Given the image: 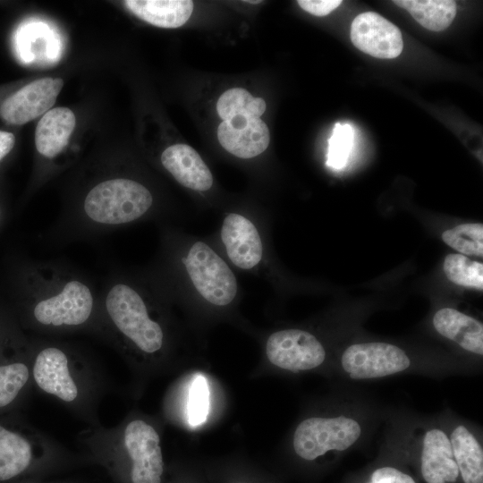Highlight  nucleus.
Wrapping results in <instances>:
<instances>
[{"mask_svg":"<svg viewBox=\"0 0 483 483\" xmlns=\"http://www.w3.org/2000/svg\"><path fill=\"white\" fill-rule=\"evenodd\" d=\"M171 248L168 254L174 287L190 308L213 317L233 311L241 291L225 258L208 242L196 237L180 238Z\"/></svg>","mask_w":483,"mask_h":483,"instance_id":"nucleus-1","label":"nucleus"},{"mask_svg":"<svg viewBox=\"0 0 483 483\" xmlns=\"http://www.w3.org/2000/svg\"><path fill=\"white\" fill-rule=\"evenodd\" d=\"M333 400L302 416L294 426L289 444L298 459L313 462L344 453L372 435L381 415L377 408L355 397Z\"/></svg>","mask_w":483,"mask_h":483,"instance_id":"nucleus-2","label":"nucleus"},{"mask_svg":"<svg viewBox=\"0 0 483 483\" xmlns=\"http://www.w3.org/2000/svg\"><path fill=\"white\" fill-rule=\"evenodd\" d=\"M386 437L402 454L414 457L425 483H456L459 470L445 425L436 418L398 414Z\"/></svg>","mask_w":483,"mask_h":483,"instance_id":"nucleus-3","label":"nucleus"},{"mask_svg":"<svg viewBox=\"0 0 483 483\" xmlns=\"http://www.w3.org/2000/svg\"><path fill=\"white\" fill-rule=\"evenodd\" d=\"M146 290L119 281L107 291L105 306L117 330L140 352L152 356L165 344V327L152 317Z\"/></svg>","mask_w":483,"mask_h":483,"instance_id":"nucleus-4","label":"nucleus"},{"mask_svg":"<svg viewBox=\"0 0 483 483\" xmlns=\"http://www.w3.org/2000/svg\"><path fill=\"white\" fill-rule=\"evenodd\" d=\"M154 204L150 191L128 178H114L94 186L83 201L86 219L100 226H122L148 214Z\"/></svg>","mask_w":483,"mask_h":483,"instance_id":"nucleus-5","label":"nucleus"},{"mask_svg":"<svg viewBox=\"0 0 483 483\" xmlns=\"http://www.w3.org/2000/svg\"><path fill=\"white\" fill-rule=\"evenodd\" d=\"M334 373L351 381H368L402 374L427 375L403 348L386 342L352 343L339 359Z\"/></svg>","mask_w":483,"mask_h":483,"instance_id":"nucleus-6","label":"nucleus"},{"mask_svg":"<svg viewBox=\"0 0 483 483\" xmlns=\"http://www.w3.org/2000/svg\"><path fill=\"white\" fill-rule=\"evenodd\" d=\"M266 363L274 370L289 374L326 371L327 350L312 332L298 327L269 333L263 343Z\"/></svg>","mask_w":483,"mask_h":483,"instance_id":"nucleus-7","label":"nucleus"},{"mask_svg":"<svg viewBox=\"0 0 483 483\" xmlns=\"http://www.w3.org/2000/svg\"><path fill=\"white\" fill-rule=\"evenodd\" d=\"M33 309L36 320L44 326H74L86 322L92 312L94 297L89 286L75 278L58 280L43 287Z\"/></svg>","mask_w":483,"mask_h":483,"instance_id":"nucleus-8","label":"nucleus"},{"mask_svg":"<svg viewBox=\"0 0 483 483\" xmlns=\"http://www.w3.org/2000/svg\"><path fill=\"white\" fill-rule=\"evenodd\" d=\"M219 240L224 257L235 268L256 273L265 267V234L256 219L240 212L226 213L220 225Z\"/></svg>","mask_w":483,"mask_h":483,"instance_id":"nucleus-9","label":"nucleus"},{"mask_svg":"<svg viewBox=\"0 0 483 483\" xmlns=\"http://www.w3.org/2000/svg\"><path fill=\"white\" fill-rule=\"evenodd\" d=\"M123 443L131 461V482L161 483L164 461L157 429L145 420H131L124 429Z\"/></svg>","mask_w":483,"mask_h":483,"instance_id":"nucleus-10","label":"nucleus"},{"mask_svg":"<svg viewBox=\"0 0 483 483\" xmlns=\"http://www.w3.org/2000/svg\"><path fill=\"white\" fill-rule=\"evenodd\" d=\"M64 86L60 78L45 77L25 85L0 106V116L9 124L21 125L46 114Z\"/></svg>","mask_w":483,"mask_h":483,"instance_id":"nucleus-11","label":"nucleus"},{"mask_svg":"<svg viewBox=\"0 0 483 483\" xmlns=\"http://www.w3.org/2000/svg\"><path fill=\"white\" fill-rule=\"evenodd\" d=\"M445 425L460 479L483 483V443L479 428L454 414L441 415Z\"/></svg>","mask_w":483,"mask_h":483,"instance_id":"nucleus-12","label":"nucleus"},{"mask_svg":"<svg viewBox=\"0 0 483 483\" xmlns=\"http://www.w3.org/2000/svg\"><path fill=\"white\" fill-rule=\"evenodd\" d=\"M351 40L359 50L380 59L395 58L403 48L398 27L374 12H365L354 18Z\"/></svg>","mask_w":483,"mask_h":483,"instance_id":"nucleus-13","label":"nucleus"},{"mask_svg":"<svg viewBox=\"0 0 483 483\" xmlns=\"http://www.w3.org/2000/svg\"><path fill=\"white\" fill-rule=\"evenodd\" d=\"M217 138L229 153L239 158L249 159L267 149L270 133L260 118L237 114L219 124Z\"/></svg>","mask_w":483,"mask_h":483,"instance_id":"nucleus-14","label":"nucleus"},{"mask_svg":"<svg viewBox=\"0 0 483 483\" xmlns=\"http://www.w3.org/2000/svg\"><path fill=\"white\" fill-rule=\"evenodd\" d=\"M163 166L183 187L194 191H207L213 186V175L199 154L191 146L175 144L161 155Z\"/></svg>","mask_w":483,"mask_h":483,"instance_id":"nucleus-15","label":"nucleus"},{"mask_svg":"<svg viewBox=\"0 0 483 483\" xmlns=\"http://www.w3.org/2000/svg\"><path fill=\"white\" fill-rule=\"evenodd\" d=\"M33 376L38 386L46 393L65 402H72L77 397L78 389L70 375L67 357L58 348L48 347L38 354Z\"/></svg>","mask_w":483,"mask_h":483,"instance_id":"nucleus-16","label":"nucleus"},{"mask_svg":"<svg viewBox=\"0 0 483 483\" xmlns=\"http://www.w3.org/2000/svg\"><path fill=\"white\" fill-rule=\"evenodd\" d=\"M432 321L440 335L462 350L482 357L483 325L480 321L453 308L438 309Z\"/></svg>","mask_w":483,"mask_h":483,"instance_id":"nucleus-17","label":"nucleus"},{"mask_svg":"<svg viewBox=\"0 0 483 483\" xmlns=\"http://www.w3.org/2000/svg\"><path fill=\"white\" fill-rule=\"evenodd\" d=\"M73 112L64 106L47 111L38 121L35 131L38 152L47 158H54L67 146L75 128Z\"/></svg>","mask_w":483,"mask_h":483,"instance_id":"nucleus-18","label":"nucleus"},{"mask_svg":"<svg viewBox=\"0 0 483 483\" xmlns=\"http://www.w3.org/2000/svg\"><path fill=\"white\" fill-rule=\"evenodd\" d=\"M123 4L146 22L168 29L183 25L193 10V2L189 0H127Z\"/></svg>","mask_w":483,"mask_h":483,"instance_id":"nucleus-19","label":"nucleus"},{"mask_svg":"<svg viewBox=\"0 0 483 483\" xmlns=\"http://www.w3.org/2000/svg\"><path fill=\"white\" fill-rule=\"evenodd\" d=\"M394 3L407 10L422 27L432 31H441L449 27L457 9L453 0H394Z\"/></svg>","mask_w":483,"mask_h":483,"instance_id":"nucleus-20","label":"nucleus"},{"mask_svg":"<svg viewBox=\"0 0 483 483\" xmlns=\"http://www.w3.org/2000/svg\"><path fill=\"white\" fill-rule=\"evenodd\" d=\"M30 460V443L21 436L0 426V481L21 473Z\"/></svg>","mask_w":483,"mask_h":483,"instance_id":"nucleus-21","label":"nucleus"},{"mask_svg":"<svg viewBox=\"0 0 483 483\" xmlns=\"http://www.w3.org/2000/svg\"><path fill=\"white\" fill-rule=\"evenodd\" d=\"M265 110L266 102L263 98L255 97L242 88L227 89L219 97L216 103L217 114L223 121L237 114L260 118Z\"/></svg>","mask_w":483,"mask_h":483,"instance_id":"nucleus-22","label":"nucleus"},{"mask_svg":"<svg viewBox=\"0 0 483 483\" xmlns=\"http://www.w3.org/2000/svg\"><path fill=\"white\" fill-rule=\"evenodd\" d=\"M444 272L456 284L483 289V264L464 255H447L444 261Z\"/></svg>","mask_w":483,"mask_h":483,"instance_id":"nucleus-23","label":"nucleus"},{"mask_svg":"<svg viewBox=\"0 0 483 483\" xmlns=\"http://www.w3.org/2000/svg\"><path fill=\"white\" fill-rule=\"evenodd\" d=\"M443 241L462 254L483 256L482 224H462L442 233Z\"/></svg>","mask_w":483,"mask_h":483,"instance_id":"nucleus-24","label":"nucleus"},{"mask_svg":"<svg viewBox=\"0 0 483 483\" xmlns=\"http://www.w3.org/2000/svg\"><path fill=\"white\" fill-rule=\"evenodd\" d=\"M187 396V421L192 428L202 425L209 414L210 392L207 378L196 374L190 380Z\"/></svg>","mask_w":483,"mask_h":483,"instance_id":"nucleus-25","label":"nucleus"},{"mask_svg":"<svg viewBox=\"0 0 483 483\" xmlns=\"http://www.w3.org/2000/svg\"><path fill=\"white\" fill-rule=\"evenodd\" d=\"M28 378L29 369L23 363L0 366V407L13 402Z\"/></svg>","mask_w":483,"mask_h":483,"instance_id":"nucleus-26","label":"nucleus"},{"mask_svg":"<svg viewBox=\"0 0 483 483\" xmlns=\"http://www.w3.org/2000/svg\"><path fill=\"white\" fill-rule=\"evenodd\" d=\"M353 140V130L349 124L337 123L329 140L327 165L335 169L347 162Z\"/></svg>","mask_w":483,"mask_h":483,"instance_id":"nucleus-27","label":"nucleus"},{"mask_svg":"<svg viewBox=\"0 0 483 483\" xmlns=\"http://www.w3.org/2000/svg\"><path fill=\"white\" fill-rule=\"evenodd\" d=\"M361 483H417V481L400 466L394 463H381L374 467Z\"/></svg>","mask_w":483,"mask_h":483,"instance_id":"nucleus-28","label":"nucleus"},{"mask_svg":"<svg viewBox=\"0 0 483 483\" xmlns=\"http://www.w3.org/2000/svg\"><path fill=\"white\" fill-rule=\"evenodd\" d=\"M299 5L306 12L315 16H326L336 9L340 0H299Z\"/></svg>","mask_w":483,"mask_h":483,"instance_id":"nucleus-29","label":"nucleus"},{"mask_svg":"<svg viewBox=\"0 0 483 483\" xmlns=\"http://www.w3.org/2000/svg\"><path fill=\"white\" fill-rule=\"evenodd\" d=\"M15 144V136L12 132L0 131V162L13 149Z\"/></svg>","mask_w":483,"mask_h":483,"instance_id":"nucleus-30","label":"nucleus"},{"mask_svg":"<svg viewBox=\"0 0 483 483\" xmlns=\"http://www.w3.org/2000/svg\"><path fill=\"white\" fill-rule=\"evenodd\" d=\"M245 2H246V3H249V4H256L260 3L261 1H250V0L249 1V0H248V1H245Z\"/></svg>","mask_w":483,"mask_h":483,"instance_id":"nucleus-31","label":"nucleus"},{"mask_svg":"<svg viewBox=\"0 0 483 483\" xmlns=\"http://www.w3.org/2000/svg\"><path fill=\"white\" fill-rule=\"evenodd\" d=\"M237 483H247V482H237Z\"/></svg>","mask_w":483,"mask_h":483,"instance_id":"nucleus-32","label":"nucleus"},{"mask_svg":"<svg viewBox=\"0 0 483 483\" xmlns=\"http://www.w3.org/2000/svg\"><path fill=\"white\" fill-rule=\"evenodd\" d=\"M0 215H1V211H0Z\"/></svg>","mask_w":483,"mask_h":483,"instance_id":"nucleus-33","label":"nucleus"}]
</instances>
